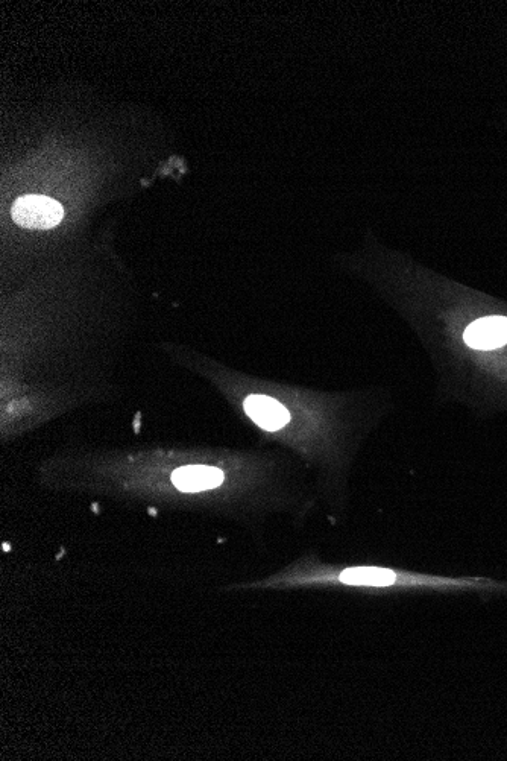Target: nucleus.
Wrapping results in <instances>:
<instances>
[{
	"label": "nucleus",
	"instance_id": "f257e3e1",
	"mask_svg": "<svg viewBox=\"0 0 507 761\" xmlns=\"http://www.w3.org/2000/svg\"><path fill=\"white\" fill-rule=\"evenodd\" d=\"M14 222L31 230H49L63 221L64 210L58 201L45 195H26L11 209Z\"/></svg>",
	"mask_w": 507,
	"mask_h": 761
},
{
	"label": "nucleus",
	"instance_id": "39448f33",
	"mask_svg": "<svg viewBox=\"0 0 507 761\" xmlns=\"http://www.w3.org/2000/svg\"><path fill=\"white\" fill-rule=\"evenodd\" d=\"M339 581L348 585H363V587H389L398 581L397 573L375 567H354L339 575Z\"/></svg>",
	"mask_w": 507,
	"mask_h": 761
},
{
	"label": "nucleus",
	"instance_id": "7ed1b4c3",
	"mask_svg": "<svg viewBox=\"0 0 507 761\" xmlns=\"http://www.w3.org/2000/svg\"><path fill=\"white\" fill-rule=\"evenodd\" d=\"M243 408L257 426L269 432L280 430L290 421L289 411L268 395H249Z\"/></svg>",
	"mask_w": 507,
	"mask_h": 761
},
{
	"label": "nucleus",
	"instance_id": "20e7f679",
	"mask_svg": "<svg viewBox=\"0 0 507 761\" xmlns=\"http://www.w3.org/2000/svg\"><path fill=\"white\" fill-rule=\"evenodd\" d=\"M172 482L184 493H198L218 488L224 482V473L208 465H186L174 471Z\"/></svg>",
	"mask_w": 507,
	"mask_h": 761
},
{
	"label": "nucleus",
	"instance_id": "f03ea898",
	"mask_svg": "<svg viewBox=\"0 0 507 761\" xmlns=\"http://www.w3.org/2000/svg\"><path fill=\"white\" fill-rule=\"evenodd\" d=\"M465 344L474 350H495L507 344V318L488 316L477 319L465 330Z\"/></svg>",
	"mask_w": 507,
	"mask_h": 761
}]
</instances>
